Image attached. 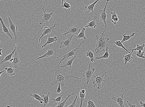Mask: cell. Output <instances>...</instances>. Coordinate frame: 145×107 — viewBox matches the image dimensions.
<instances>
[{
  "label": "cell",
  "instance_id": "cell-1",
  "mask_svg": "<svg viewBox=\"0 0 145 107\" xmlns=\"http://www.w3.org/2000/svg\"><path fill=\"white\" fill-rule=\"evenodd\" d=\"M50 77L53 78V80L51 83V84L49 88L56 84H60L61 86L64 87L66 81L71 78H74L77 79H81L82 77H77L74 76L62 73L60 69H55V75Z\"/></svg>",
  "mask_w": 145,
  "mask_h": 107
},
{
  "label": "cell",
  "instance_id": "cell-2",
  "mask_svg": "<svg viewBox=\"0 0 145 107\" xmlns=\"http://www.w3.org/2000/svg\"><path fill=\"white\" fill-rule=\"evenodd\" d=\"M103 31L99 35H96L97 43L96 44L95 49V54L97 55L100 56V53L102 52H105V49L108 46V41L110 40L108 38H106Z\"/></svg>",
  "mask_w": 145,
  "mask_h": 107
},
{
  "label": "cell",
  "instance_id": "cell-3",
  "mask_svg": "<svg viewBox=\"0 0 145 107\" xmlns=\"http://www.w3.org/2000/svg\"><path fill=\"white\" fill-rule=\"evenodd\" d=\"M107 72H105L103 74L101 73L98 74L96 73V75L94 76V79L93 81V84H94V87H95L96 86H97V89L100 90L102 88V84L104 82H106L104 80L103 78L104 75L106 74L107 73Z\"/></svg>",
  "mask_w": 145,
  "mask_h": 107
},
{
  "label": "cell",
  "instance_id": "cell-4",
  "mask_svg": "<svg viewBox=\"0 0 145 107\" xmlns=\"http://www.w3.org/2000/svg\"><path fill=\"white\" fill-rule=\"evenodd\" d=\"M85 42L84 41H82L81 42L79 46L77 48L72 50H69V51L67 52L66 54L63 56V58H62V59L60 61V62L58 63V67H59L60 64L65 59H66L69 57H71L76 56V55L77 54L78 52V51L81 45L83 44Z\"/></svg>",
  "mask_w": 145,
  "mask_h": 107
},
{
  "label": "cell",
  "instance_id": "cell-5",
  "mask_svg": "<svg viewBox=\"0 0 145 107\" xmlns=\"http://www.w3.org/2000/svg\"><path fill=\"white\" fill-rule=\"evenodd\" d=\"M88 65L89 66L88 67L87 70L85 71L83 73V75L84 77H85L86 81H87V82L85 84L86 85H88L89 84L91 77L93 75L94 71L95 69V68H91L90 64H89Z\"/></svg>",
  "mask_w": 145,
  "mask_h": 107
},
{
  "label": "cell",
  "instance_id": "cell-6",
  "mask_svg": "<svg viewBox=\"0 0 145 107\" xmlns=\"http://www.w3.org/2000/svg\"><path fill=\"white\" fill-rule=\"evenodd\" d=\"M44 8L45 7L42 8L43 13L42 15V20L39 22V24L40 25H42L44 22H46L47 24H48L49 20L50 19H52V16L53 14L54 11L51 13H45L44 10Z\"/></svg>",
  "mask_w": 145,
  "mask_h": 107
},
{
  "label": "cell",
  "instance_id": "cell-7",
  "mask_svg": "<svg viewBox=\"0 0 145 107\" xmlns=\"http://www.w3.org/2000/svg\"><path fill=\"white\" fill-rule=\"evenodd\" d=\"M109 1V0H107L106 4L104 9L102 10H100L99 11V12L100 15V18H99L100 19V22H103L106 27H107L106 20L107 17L106 9L107 5Z\"/></svg>",
  "mask_w": 145,
  "mask_h": 107
},
{
  "label": "cell",
  "instance_id": "cell-8",
  "mask_svg": "<svg viewBox=\"0 0 145 107\" xmlns=\"http://www.w3.org/2000/svg\"><path fill=\"white\" fill-rule=\"evenodd\" d=\"M8 18L9 22V25H8V26L9 27L10 30L14 34L15 38V40H16L17 38V33H18L17 26L16 25L15 23L13 22L9 16H8Z\"/></svg>",
  "mask_w": 145,
  "mask_h": 107
},
{
  "label": "cell",
  "instance_id": "cell-9",
  "mask_svg": "<svg viewBox=\"0 0 145 107\" xmlns=\"http://www.w3.org/2000/svg\"><path fill=\"white\" fill-rule=\"evenodd\" d=\"M58 25L57 24H54V25L52 27H44L43 30H42V33L41 36L40 38L38 40V44L40 43V40L41 39L45 36V35H50V33H51L52 32H54V29L55 28V27L57 26Z\"/></svg>",
  "mask_w": 145,
  "mask_h": 107
},
{
  "label": "cell",
  "instance_id": "cell-10",
  "mask_svg": "<svg viewBox=\"0 0 145 107\" xmlns=\"http://www.w3.org/2000/svg\"><path fill=\"white\" fill-rule=\"evenodd\" d=\"M56 52L57 51L56 49L55 48H54L52 46L50 47H49L48 51H47V52L45 54L37 58L36 59V60H37L41 59V58H48L50 56L56 55Z\"/></svg>",
  "mask_w": 145,
  "mask_h": 107
},
{
  "label": "cell",
  "instance_id": "cell-11",
  "mask_svg": "<svg viewBox=\"0 0 145 107\" xmlns=\"http://www.w3.org/2000/svg\"><path fill=\"white\" fill-rule=\"evenodd\" d=\"M73 35L67 39L62 41L59 48H69L71 44V42L73 38Z\"/></svg>",
  "mask_w": 145,
  "mask_h": 107
},
{
  "label": "cell",
  "instance_id": "cell-12",
  "mask_svg": "<svg viewBox=\"0 0 145 107\" xmlns=\"http://www.w3.org/2000/svg\"><path fill=\"white\" fill-rule=\"evenodd\" d=\"M68 31L65 33H62V34L63 35H65L66 36L67 34L68 33H71L73 35H77L79 34L80 32V27H78L76 25L73 26L70 28H68Z\"/></svg>",
  "mask_w": 145,
  "mask_h": 107
},
{
  "label": "cell",
  "instance_id": "cell-13",
  "mask_svg": "<svg viewBox=\"0 0 145 107\" xmlns=\"http://www.w3.org/2000/svg\"><path fill=\"white\" fill-rule=\"evenodd\" d=\"M100 0H96L94 3H92L89 5L85 6L84 10V16L87 15L90 12H94V6L96 3Z\"/></svg>",
  "mask_w": 145,
  "mask_h": 107
},
{
  "label": "cell",
  "instance_id": "cell-14",
  "mask_svg": "<svg viewBox=\"0 0 145 107\" xmlns=\"http://www.w3.org/2000/svg\"><path fill=\"white\" fill-rule=\"evenodd\" d=\"M0 22L1 23L2 26L3 32L2 33H5L8 36H9L11 40H12V35L9 32V29L8 28L7 26H6L4 21H3V19L0 16Z\"/></svg>",
  "mask_w": 145,
  "mask_h": 107
},
{
  "label": "cell",
  "instance_id": "cell-15",
  "mask_svg": "<svg viewBox=\"0 0 145 107\" xmlns=\"http://www.w3.org/2000/svg\"><path fill=\"white\" fill-rule=\"evenodd\" d=\"M124 94H123L121 96L112 97V99L115 102H116L121 107H124Z\"/></svg>",
  "mask_w": 145,
  "mask_h": 107
},
{
  "label": "cell",
  "instance_id": "cell-16",
  "mask_svg": "<svg viewBox=\"0 0 145 107\" xmlns=\"http://www.w3.org/2000/svg\"><path fill=\"white\" fill-rule=\"evenodd\" d=\"M13 61L11 62V64L12 65L14 66V67L16 68H17L19 65L20 63V61L19 59V56L18 55L16 51L14 55L13 56Z\"/></svg>",
  "mask_w": 145,
  "mask_h": 107
},
{
  "label": "cell",
  "instance_id": "cell-17",
  "mask_svg": "<svg viewBox=\"0 0 145 107\" xmlns=\"http://www.w3.org/2000/svg\"><path fill=\"white\" fill-rule=\"evenodd\" d=\"M30 95L32 97L33 99H35L37 101L39 102L41 104L43 103V98L38 94L36 91L32 90V92L30 94Z\"/></svg>",
  "mask_w": 145,
  "mask_h": 107
},
{
  "label": "cell",
  "instance_id": "cell-18",
  "mask_svg": "<svg viewBox=\"0 0 145 107\" xmlns=\"http://www.w3.org/2000/svg\"><path fill=\"white\" fill-rule=\"evenodd\" d=\"M58 39V38L57 37L55 36L53 37V38H51L50 35L47 38L46 42L42 45L41 48H42L45 47L47 45L56 42Z\"/></svg>",
  "mask_w": 145,
  "mask_h": 107
},
{
  "label": "cell",
  "instance_id": "cell-19",
  "mask_svg": "<svg viewBox=\"0 0 145 107\" xmlns=\"http://www.w3.org/2000/svg\"><path fill=\"white\" fill-rule=\"evenodd\" d=\"M76 56H75L73 58H71L67 61V62L63 65L61 66V67L62 69H68L70 68H71V65L72 64L73 61H74Z\"/></svg>",
  "mask_w": 145,
  "mask_h": 107
},
{
  "label": "cell",
  "instance_id": "cell-20",
  "mask_svg": "<svg viewBox=\"0 0 145 107\" xmlns=\"http://www.w3.org/2000/svg\"><path fill=\"white\" fill-rule=\"evenodd\" d=\"M133 52V51H131V52L129 53L128 54L125 55H123L124 58L123 61L125 65H126L127 63L131 62L133 58L131 55Z\"/></svg>",
  "mask_w": 145,
  "mask_h": 107
},
{
  "label": "cell",
  "instance_id": "cell-21",
  "mask_svg": "<svg viewBox=\"0 0 145 107\" xmlns=\"http://www.w3.org/2000/svg\"><path fill=\"white\" fill-rule=\"evenodd\" d=\"M51 95L50 92H48V94L46 95H42V97L43 98L44 101V105L43 107H44L46 106H49V103L50 102L49 100V97Z\"/></svg>",
  "mask_w": 145,
  "mask_h": 107
},
{
  "label": "cell",
  "instance_id": "cell-22",
  "mask_svg": "<svg viewBox=\"0 0 145 107\" xmlns=\"http://www.w3.org/2000/svg\"><path fill=\"white\" fill-rule=\"evenodd\" d=\"M97 18V17L94 16L93 20L88 23L87 25L84 26V27L85 28H87V27H90V28H96L97 27V23L95 22V20Z\"/></svg>",
  "mask_w": 145,
  "mask_h": 107
},
{
  "label": "cell",
  "instance_id": "cell-23",
  "mask_svg": "<svg viewBox=\"0 0 145 107\" xmlns=\"http://www.w3.org/2000/svg\"><path fill=\"white\" fill-rule=\"evenodd\" d=\"M17 44H16L15 48L14 51H13L10 53L7 56H6L5 57V58H4V59L2 61L1 63H0V65L2 64L3 63L6 62V61H9L10 60L11 58H12L13 55H14V53H15V51H16V49H17Z\"/></svg>",
  "mask_w": 145,
  "mask_h": 107
},
{
  "label": "cell",
  "instance_id": "cell-24",
  "mask_svg": "<svg viewBox=\"0 0 145 107\" xmlns=\"http://www.w3.org/2000/svg\"><path fill=\"white\" fill-rule=\"evenodd\" d=\"M111 15L112 17L111 20L114 25H116L117 22L118 20V15L116 13V12H111Z\"/></svg>",
  "mask_w": 145,
  "mask_h": 107
},
{
  "label": "cell",
  "instance_id": "cell-25",
  "mask_svg": "<svg viewBox=\"0 0 145 107\" xmlns=\"http://www.w3.org/2000/svg\"><path fill=\"white\" fill-rule=\"evenodd\" d=\"M5 69L6 71V74L8 76H12L15 75V69L13 68L12 66H10L9 67H6Z\"/></svg>",
  "mask_w": 145,
  "mask_h": 107
},
{
  "label": "cell",
  "instance_id": "cell-26",
  "mask_svg": "<svg viewBox=\"0 0 145 107\" xmlns=\"http://www.w3.org/2000/svg\"><path fill=\"white\" fill-rule=\"evenodd\" d=\"M108 47L107 46L106 48V52H105V53L103 55L95 58V59H107V58H108L109 57V56H110V54H109L108 51Z\"/></svg>",
  "mask_w": 145,
  "mask_h": 107
},
{
  "label": "cell",
  "instance_id": "cell-27",
  "mask_svg": "<svg viewBox=\"0 0 145 107\" xmlns=\"http://www.w3.org/2000/svg\"><path fill=\"white\" fill-rule=\"evenodd\" d=\"M86 28L84 27L82 29L81 32H80L77 35L76 37V38L79 39L81 40V38H83L85 40L86 39L84 31L85 30Z\"/></svg>",
  "mask_w": 145,
  "mask_h": 107
},
{
  "label": "cell",
  "instance_id": "cell-28",
  "mask_svg": "<svg viewBox=\"0 0 145 107\" xmlns=\"http://www.w3.org/2000/svg\"><path fill=\"white\" fill-rule=\"evenodd\" d=\"M135 34V33L134 32H133L130 35L128 34L127 35L124 34L123 35V38L121 41L122 43H123L124 42L129 40L132 37L134 36Z\"/></svg>",
  "mask_w": 145,
  "mask_h": 107
},
{
  "label": "cell",
  "instance_id": "cell-29",
  "mask_svg": "<svg viewBox=\"0 0 145 107\" xmlns=\"http://www.w3.org/2000/svg\"><path fill=\"white\" fill-rule=\"evenodd\" d=\"M72 95H74V96H76L75 95V94L74 93H72L71 94H69V95H68V96L67 97V98H65V99L64 101H63V102H60V103H58V104L57 105V106H55V107H64L65 105V104L66 102L67 101V100H68V98H69V97H70Z\"/></svg>",
  "mask_w": 145,
  "mask_h": 107
},
{
  "label": "cell",
  "instance_id": "cell-30",
  "mask_svg": "<svg viewBox=\"0 0 145 107\" xmlns=\"http://www.w3.org/2000/svg\"><path fill=\"white\" fill-rule=\"evenodd\" d=\"M86 56H88L90 58V61L91 62H94L95 61V58L94 57L93 53L90 50L88 51L86 53Z\"/></svg>",
  "mask_w": 145,
  "mask_h": 107
},
{
  "label": "cell",
  "instance_id": "cell-31",
  "mask_svg": "<svg viewBox=\"0 0 145 107\" xmlns=\"http://www.w3.org/2000/svg\"><path fill=\"white\" fill-rule=\"evenodd\" d=\"M114 43L117 46L123 48V49H124L125 51L128 52V53H130L131 52L129 51L128 50L126 49L123 44V43H122L121 41H120V40H117L116 41L114 42Z\"/></svg>",
  "mask_w": 145,
  "mask_h": 107
},
{
  "label": "cell",
  "instance_id": "cell-32",
  "mask_svg": "<svg viewBox=\"0 0 145 107\" xmlns=\"http://www.w3.org/2000/svg\"><path fill=\"white\" fill-rule=\"evenodd\" d=\"M86 93H83L81 92V90L80 91L79 93V97L80 98V107H81L82 106L83 104V102L84 100L85 97Z\"/></svg>",
  "mask_w": 145,
  "mask_h": 107
},
{
  "label": "cell",
  "instance_id": "cell-33",
  "mask_svg": "<svg viewBox=\"0 0 145 107\" xmlns=\"http://www.w3.org/2000/svg\"><path fill=\"white\" fill-rule=\"evenodd\" d=\"M62 4L61 7L68 9L69 10V11L70 10V8H71L70 5L69 3L66 2L65 0H62Z\"/></svg>",
  "mask_w": 145,
  "mask_h": 107
},
{
  "label": "cell",
  "instance_id": "cell-34",
  "mask_svg": "<svg viewBox=\"0 0 145 107\" xmlns=\"http://www.w3.org/2000/svg\"><path fill=\"white\" fill-rule=\"evenodd\" d=\"M145 46L144 44L142 45H139L138 44L137 45L136 48L131 50V51H143L144 48Z\"/></svg>",
  "mask_w": 145,
  "mask_h": 107
},
{
  "label": "cell",
  "instance_id": "cell-35",
  "mask_svg": "<svg viewBox=\"0 0 145 107\" xmlns=\"http://www.w3.org/2000/svg\"><path fill=\"white\" fill-rule=\"evenodd\" d=\"M144 51H138L137 52L135 53L136 55L138 57L140 58H144L145 56H144Z\"/></svg>",
  "mask_w": 145,
  "mask_h": 107
},
{
  "label": "cell",
  "instance_id": "cell-36",
  "mask_svg": "<svg viewBox=\"0 0 145 107\" xmlns=\"http://www.w3.org/2000/svg\"><path fill=\"white\" fill-rule=\"evenodd\" d=\"M88 106L87 107H96L93 101L90 99L89 98H88L87 101Z\"/></svg>",
  "mask_w": 145,
  "mask_h": 107
},
{
  "label": "cell",
  "instance_id": "cell-37",
  "mask_svg": "<svg viewBox=\"0 0 145 107\" xmlns=\"http://www.w3.org/2000/svg\"><path fill=\"white\" fill-rule=\"evenodd\" d=\"M63 94L61 95L60 96L57 97L56 98L52 99L51 100H53L54 101L56 102L57 103H59L60 102H61L62 97Z\"/></svg>",
  "mask_w": 145,
  "mask_h": 107
},
{
  "label": "cell",
  "instance_id": "cell-38",
  "mask_svg": "<svg viewBox=\"0 0 145 107\" xmlns=\"http://www.w3.org/2000/svg\"><path fill=\"white\" fill-rule=\"evenodd\" d=\"M78 95H77L76 96V98H75L74 101H73L72 103L70 105L68 106V107H77V106L76 105V101L77 100Z\"/></svg>",
  "mask_w": 145,
  "mask_h": 107
},
{
  "label": "cell",
  "instance_id": "cell-39",
  "mask_svg": "<svg viewBox=\"0 0 145 107\" xmlns=\"http://www.w3.org/2000/svg\"><path fill=\"white\" fill-rule=\"evenodd\" d=\"M127 103L130 107H136L137 106L134 102L127 101Z\"/></svg>",
  "mask_w": 145,
  "mask_h": 107
},
{
  "label": "cell",
  "instance_id": "cell-40",
  "mask_svg": "<svg viewBox=\"0 0 145 107\" xmlns=\"http://www.w3.org/2000/svg\"><path fill=\"white\" fill-rule=\"evenodd\" d=\"M61 84L59 83L58 84V88L56 91H55V92L57 93L61 94Z\"/></svg>",
  "mask_w": 145,
  "mask_h": 107
},
{
  "label": "cell",
  "instance_id": "cell-41",
  "mask_svg": "<svg viewBox=\"0 0 145 107\" xmlns=\"http://www.w3.org/2000/svg\"><path fill=\"white\" fill-rule=\"evenodd\" d=\"M139 103L141 105V107H145V103H143L142 101H141L139 102Z\"/></svg>",
  "mask_w": 145,
  "mask_h": 107
},
{
  "label": "cell",
  "instance_id": "cell-42",
  "mask_svg": "<svg viewBox=\"0 0 145 107\" xmlns=\"http://www.w3.org/2000/svg\"><path fill=\"white\" fill-rule=\"evenodd\" d=\"M6 70H2L1 69V71H0V77H1V74H2L3 73H4V72H5V71Z\"/></svg>",
  "mask_w": 145,
  "mask_h": 107
},
{
  "label": "cell",
  "instance_id": "cell-43",
  "mask_svg": "<svg viewBox=\"0 0 145 107\" xmlns=\"http://www.w3.org/2000/svg\"><path fill=\"white\" fill-rule=\"evenodd\" d=\"M2 51V48H1V49H0V56L3 55V54L1 53Z\"/></svg>",
  "mask_w": 145,
  "mask_h": 107
},
{
  "label": "cell",
  "instance_id": "cell-44",
  "mask_svg": "<svg viewBox=\"0 0 145 107\" xmlns=\"http://www.w3.org/2000/svg\"><path fill=\"white\" fill-rule=\"evenodd\" d=\"M15 105V104H13V105H10V106H7V107H11V106L13 107V106H14Z\"/></svg>",
  "mask_w": 145,
  "mask_h": 107
},
{
  "label": "cell",
  "instance_id": "cell-45",
  "mask_svg": "<svg viewBox=\"0 0 145 107\" xmlns=\"http://www.w3.org/2000/svg\"><path fill=\"white\" fill-rule=\"evenodd\" d=\"M0 43H1V41H0Z\"/></svg>",
  "mask_w": 145,
  "mask_h": 107
}]
</instances>
